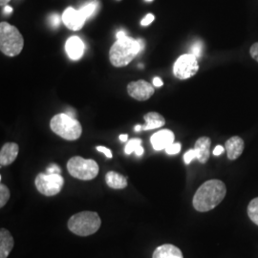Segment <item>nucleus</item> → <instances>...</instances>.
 <instances>
[{
    "mask_svg": "<svg viewBox=\"0 0 258 258\" xmlns=\"http://www.w3.org/2000/svg\"><path fill=\"white\" fill-rule=\"evenodd\" d=\"M203 52V43L201 41H196L190 47V54L196 57H200Z\"/></svg>",
    "mask_w": 258,
    "mask_h": 258,
    "instance_id": "b1692460",
    "label": "nucleus"
},
{
    "mask_svg": "<svg viewBox=\"0 0 258 258\" xmlns=\"http://www.w3.org/2000/svg\"><path fill=\"white\" fill-rule=\"evenodd\" d=\"M195 158H197V154H196V151H195V149L194 148V149H190V150H188V151H186V152L184 153V163H185L186 165H188V164L191 163V161H192L194 159H195Z\"/></svg>",
    "mask_w": 258,
    "mask_h": 258,
    "instance_id": "a878e982",
    "label": "nucleus"
},
{
    "mask_svg": "<svg viewBox=\"0 0 258 258\" xmlns=\"http://www.w3.org/2000/svg\"><path fill=\"white\" fill-rule=\"evenodd\" d=\"M152 258H183V253L174 245L165 244L154 250Z\"/></svg>",
    "mask_w": 258,
    "mask_h": 258,
    "instance_id": "dca6fc26",
    "label": "nucleus"
},
{
    "mask_svg": "<svg viewBox=\"0 0 258 258\" xmlns=\"http://www.w3.org/2000/svg\"><path fill=\"white\" fill-rule=\"evenodd\" d=\"M212 141L209 137H201L195 143L194 149L197 154V159L201 164H206L211 156Z\"/></svg>",
    "mask_w": 258,
    "mask_h": 258,
    "instance_id": "4468645a",
    "label": "nucleus"
},
{
    "mask_svg": "<svg viewBox=\"0 0 258 258\" xmlns=\"http://www.w3.org/2000/svg\"><path fill=\"white\" fill-rule=\"evenodd\" d=\"M139 53H141V48L138 39L125 36L117 39L112 45L109 51V59L113 66L123 67L128 65Z\"/></svg>",
    "mask_w": 258,
    "mask_h": 258,
    "instance_id": "f03ea898",
    "label": "nucleus"
},
{
    "mask_svg": "<svg viewBox=\"0 0 258 258\" xmlns=\"http://www.w3.org/2000/svg\"><path fill=\"white\" fill-rule=\"evenodd\" d=\"M11 0H0V4L3 6V5H6L7 3H9Z\"/></svg>",
    "mask_w": 258,
    "mask_h": 258,
    "instance_id": "4c0bfd02",
    "label": "nucleus"
},
{
    "mask_svg": "<svg viewBox=\"0 0 258 258\" xmlns=\"http://www.w3.org/2000/svg\"><path fill=\"white\" fill-rule=\"evenodd\" d=\"M174 139H175V136L172 131H170L168 129H164V130H160L156 133H154L150 138V142H151V145L154 148V150L160 151V150L166 149L171 144H173Z\"/></svg>",
    "mask_w": 258,
    "mask_h": 258,
    "instance_id": "9b49d317",
    "label": "nucleus"
},
{
    "mask_svg": "<svg viewBox=\"0 0 258 258\" xmlns=\"http://www.w3.org/2000/svg\"><path fill=\"white\" fill-rule=\"evenodd\" d=\"M50 127L57 136L67 141H75L82 136L83 127L77 119L68 116L66 113L57 114L50 121Z\"/></svg>",
    "mask_w": 258,
    "mask_h": 258,
    "instance_id": "39448f33",
    "label": "nucleus"
},
{
    "mask_svg": "<svg viewBox=\"0 0 258 258\" xmlns=\"http://www.w3.org/2000/svg\"><path fill=\"white\" fill-rule=\"evenodd\" d=\"M61 19L65 26L72 31L81 30L86 21V18L83 16V13L73 7H68L65 10Z\"/></svg>",
    "mask_w": 258,
    "mask_h": 258,
    "instance_id": "9d476101",
    "label": "nucleus"
},
{
    "mask_svg": "<svg viewBox=\"0 0 258 258\" xmlns=\"http://www.w3.org/2000/svg\"><path fill=\"white\" fill-rule=\"evenodd\" d=\"M67 169L70 175L83 181H89L99 174V165L92 159L83 157H72L67 163Z\"/></svg>",
    "mask_w": 258,
    "mask_h": 258,
    "instance_id": "423d86ee",
    "label": "nucleus"
},
{
    "mask_svg": "<svg viewBox=\"0 0 258 258\" xmlns=\"http://www.w3.org/2000/svg\"><path fill=\"white\" fill-rule=\"evenodd\" d=\"M128 139V136L126 134H121L120 135V142H126Z\"/></svg>",
    "mask_w": 258,
    "mask_h": 258,
    "instance_id": "e433bc0d",
    "label": "nucleus"
},
{
    "mask_svg": "<svg viewBox=\"0 0 258 258\" xmlns=\"http://www.w3.org/2000/svg\"><path fill=\"white\" fill-rule=\"evenodd\" d=\"M14 248V238L8 230H0V258H7Z\"/></svg>",
    "mask_w": 258,
    "mask_h": 258,
    "instance_id": "f3484780",
    "label": "nucleus"
},
{
    "mask_svg": "<svg viewBox=\"0 0 258 258\" xmlns=\"http://www.w3.org/2000/svg\"><path fill=\"white\" fill-rule=\"evenodd\" d=\"M105 181L107 185L114 189H122L127 186V179L115 171H109L105 175Z\"/></svg>",
    "mask_w": 258,
    "mask_h": 258,
    "instance_id": "6ab92c4d",
    "label": "nucleus"
},
{
    "mask_svg": "<svg viewBox=\"0 0 258 258\" xmlns=\"http://www.w3.org/2000/svg\"><path fill=\"white\" fill-rule=\"evenodd\" d=\"M135 131H136V132H140V131H141V130H142V125H140V124H138V125H136V126H135Z\"/></svg>",
    "mask_w": 258,
    "mask_h": 258,
    "instance_id": "58836bf2",
    "label": "nucleus"
},
{
    "mask_svg": "<svg viewBox=\"0 0 258 258\" xmlns=\"http://www.w3.org/2000/svg\"><path fill=\"white\" fill-rule=\"evenodd\" d=\"M154 88L150 83L139 80L137 82H131L127 85V92L129 96L137 101H147L154 94Z\"/></svg>",
    "mask_w": 258,
    "mask_h": 258,
    "instance_id": "1a4fd4ad",
    "label": "nucleus"
},
{
    "mask_svg": "<svg viewBox=\"0 0 258 258\" xmlns=\"http://www.w3.org/2000/svg\"><path fill=\"white\" fill-rule=\"evenodd\" d=\"M125 36H126V34H125L123 31H120V32L117 33V39L122 38V37H124Z\"/></svg>",
    "mask_w": 258,
    "mask_h": 258,
    "instance_id": "c9c22d12",
    "label": "nucleus"
},
{
    "mask_svg": "<svg viewBox=\"0 0 258 258\" xmlns=\"http://www.w3.org/2000/svg\"><path fill=\"white\" fill-rule=\"evenodd\" d=\"M12 13H13V8L10 7V6H5V8H4V14H5V15H10V14H12Z\"/></svg>",
    "mask_w": 258,
    "mask_h": 258,
    "instance_id": "f704fd0d",
    "label": "nucleus"
},
{
    "mask_svg": "<svg viewBox=\"0 0 258 258\" xmlns=\"http://www.w3.org/2000/svg\"><path fill=\"white\" fill-rule=\"evenodd\" d=\"M65 50L72 60H78L84 53V43L79 37H69L65 44Z\"/></svg>",
    "mask_w": 258,
    "mask_h": 258,
    "instance_id": "f8f14e48",
    "label": "nucleus"
},
{
    "mask_svg": "<svg viewBox=\"0 0 258 258\" xmlns=\"http://www.w3.org/2000/svg\"><path fill=\"white\" fill-rule=\"evenodd\" d=\"M102 220L97 212H82L73 215L68 221V229L80 236H88L99 231Z\"/></svg>",
    "mask_w": 258,
    "mask_h": 258,
    "instance_id": "20e7f679",
    "label": "nucleus"
},
{
    "mask_svg": "<svg viewBox=\"0 0 258 258\" xmlns=\"http://www.w3.org/2000/svg\"><path fill=\"white\" fill-rule=\"evenodd\" d=\"M24 46V39L18 28L2 21L0 23V50L4 55L16 56Z\"/></svg>",
    "mask_w": 258,
    "mask_h": 258,
    "instance_id": "7ed1b4c3",
    "label": "nucleus"
},
{
    "mask_svg": "<svg viewBox=\"0 0 258 258\" xmlns=\"http://www.w3.org/2000/svg\"><path fill=\"white\" fill-rule=\"evenodd\" d=\"M19 145L16 143H6L0 151V165L7 166L15 162L19 155Z\"/></svg>",
    "mask_w": 258,
    "mask_h": 258,
    "instance_id": "ddd939ff",
    "label": "nucleus"
},
{
    "mask_svg": "<svg viewBox=\"0 0 258 258\" xmlns=\"http://www.w3.org/2000/svg\"><path fill=\"white\" fill-rule=\"evenodd\" d=\"M46 173H48V174H60L61 169L57 165L52 164V165H50L47 167Z\"/></svg>",
    "mask_w": 258,
    "mask_h": 258,
    "instance_id": "bb28decb",
    "label": "nucleus"
},
{
    "mask_svg": "<svg viewBox=\"0 0 258 258\" xmlns=\"http://www.w3.org/2000/svg\"><path fill=\"white\" fill-rule=\"evenodd\" d=\"M225 148L227 149L228 158L233 161L238 159L242 155L245 148V144L244 141L238 136H233L226 142Z\"/></svg>",
    "mask_w": 258,
    "mask_h": 258,
    "instance_id": "2eb2a0df",
    "label": "nucleus"
},
{
    "mask_svg": "<svg viewBox=\"0 0 258 258\" xmlns=\"http://www.w3.org/2000/svg\"><path fill=\"white\" fill-rule=\"evenodd\" d=\"M154 19H155V17L152 14H148L141 21V25L142 26H148V25L151 24L154 21Z\"/></svg>",
    "mask_w": 258,
    "mask_h": 258,
    "instance_id": "c85d7f7f",
    "label": "nucleus"
},
{
    "mask_svg": "<svg viewBox=\"0 0 258 258\" xmlns=\"http://www.w3.org/2000/svg\"><path fill=\"white\" fill-rule=\"evenodd\" d=\"M97 150L98 151H100V152H102L103 153L105 156L107 157L108 159H111L112 157H113V154H112V151H111L109 148H105V147H98L97 148Z\"/></svg>",
    "mask_w": 258,
    "mask_h": 258,
    "instance_id": "7c9ffc66",
    "label": "nucleus"
},
{
    "mask_svg": "<svg viewBox=\"0 0 258 258\" xmlns=\"http://www.w3.org/2000/svg\"><path fill=\"white\" fill-rule=\"evenodd\" d=\"M97 7H98V3L97 2H91V3H88V4L83 6L80 9V11L83 13V16L87 19L91 18L93 15L95 14V12L97 11Z\"/></svg>",
    "mask_w": 258,
    "mask_h": 258,
    "instance_id": "4be33fe9",
    "label": "nucleus"
},
{
    "mask_svg": "<svg viewBox=\"0 0 258 258\" xmlns=\"http://www.w3.org/2000/svg\"><path fill=\"white\" fill-rule=\"evenodd\" d=\"M68 116H70V117H72V118H74L76 119L77 118V114H76V111L75 110H67V112H65Z\"/></svg>",
    "mask_w": 258,
    "mask_h": 258,
    "instance_id": "72a5a7b5",
    "label": "nucleus"
},
{
    "mask_svg": "<svg viewBox=\"0 0 258 258\" xmlns=\"http://www.w3.org/2000/svg\"><path fill=\"white\" fill-rule=\"evenodd\" d=\"M10 196L11 194L8 186L4 184H0V208H3L7 204L9 201Z\"/></svg>",
    "mask_w": 258,
    "mask_h": 258,
    "instance_id": "5701e85b",
    "label": "nucleus"
},
{
    "mask_svg": "<svg viewBox=\"0 0 258 258\" xmlns=\"http://www.w3.org/2000/svg\"><path fill=\"white\" fill-rule=\"evenodd\" d=\"M163 81L160 79V78H154V80H153V85L154 86H156V87H161V86H163Z\"/></svg>",
    "mask_w": 258,
    "mask_h": 258,
    "instance_id": "473e14b6",
    "label": "nucleus"
},
{
    "mask_svg": "<svg viewBox=\"0 0 258 258\" xmlns=\"http://www.w3.org/2000/svg\"><path fill=\"white\" fill-rule=\"evenodd\" d=\"M49 22H50V24H51L52 27L56 28L59 25V23H60V18H59V16H58L57 14H52V15L50 16Z\"/></svg>",
    "mask_w": 258,
    "mask_h": 258,
    "instance_id": "cd10ccee",
    "label": "nucleus"
},
{
    "mask_svg": "<svg viewBox=\"0 0 258 258\" xmlns=\"http://www.w3.org/2000/svg\"><path fill=\"white\" fill-rule=\"evenodd\" d=\"M199 65L195 55L185 54L178 57L173 66V74L179 80H186L198 72Z\"/></svg>",
    "mask_w": 258,
    "mask_h": 258,
    "instance_id": "6e6552de",
    "label": "nucleus"
},
{
    "mask_svg": "<svg viewBox=\"0 0 258 258\" xmlns=\"http://www.w3.org/2000/svg\"><path fill=\"white\" fill-rule=\"evenodd\" d=\"M225 151V148H223L222 146H217L216 148L213 149V155H215V156H219V155H221L222 153Z\"/></svg>",
    "mask_w": 258,
    "mask_h": 258,
    "instance_id": "2f4dec72",
    "label": "nucleus"
},
{
    "mask_svg": "<svg viewBox=\"0 0 258 258\" xmlns=\"http://www.w3.org/2000/svg\"><path fill=\"white\" fill-rule=\"evenodd\" d=\"M37 190L45 196H54L60 192L64 179L60 174L39 173L35 180Z\"/></svg>",
    "mask_w": 258,
    "mask_h": 258,
    "instance_id": "0eeeda50",
    "label": "nucleus"
},
{
    "mask_svg": "<svg viewBox=\"0 0 258 258\" xmlns=\"http://www.w3.org/2000/svg\"><path fill=\"white\" fill-rule=\"evenodd\" d=\"M249 53H250L251 57L258 62V42H255L254 44L251 45L249 49Z\"/></svg>",
    "mask_w": 258,
    "mask_h": 258,
    "instance_id": "c756f323",
    "label": "nucleus"
},
{
    "mask_svg": "<svg viewBox=\"0 0 258 258\" xmlns=\"http://www.w3.org/2000/svg\"><path fill=\"white\" fill-rule=\"evenodd\" d=\"M227 187L220 180H209L205 182L194 194V209L200 212H210L224 200Z\"/></svg>",
    "mask_w": 258,
    "mask_h": 258,
    "instance_id": "f257e3e1",
    "label": "nucleus"
},
{
    "mask_svg": "<svg viewBox=\"0 0 258 258\" xmlns=\"http://www.w3.org/2000/svg\"><path fill=\"white\" fill-rule=\"evenodd\" d=\"M146 1H148V2H151V1H153V0H146Z\"/></svg>",
    "mask_w": 258,
    "mask_h": 258,
    "instance_id": "ea45409f",
    "label": "nucleus"
},
{
    "mask_svg": "<svg viewBox=\"0 0 258 258\" xmlns=\"http://www.w3.org/2000/svg\"><path fill=\"white\" fill-rule=\"evenodd\" d=\"M125 154H131L132 152H135L137 156H142L145 152L144 148L142 147V140L141 139H131L126 144L125 148H124Z\"/></svg>",
    "mask_w": 258,
    "mask_h": 258,
    "instance_id": "aec40b11",
    "label": "nucleus"
},
{
    "mask_svg": "<svg viewBox=\"0 0 258 258\" xmlns=\"http://www.w3.org/2000/svg\"><path fill=\"white\" fill-rule=\"evenodd\" d=\"M146 124L142 125V130H152L162 127L166 124L165 118L157 112H148L144 116Z\"/></svg>",
    "mask_w": 258,
    "mask_h": 258,
    "instance_id": "a211bd4d",
    "label": "nucleus"
},
{
    "mask_svg": "<svg viewBox=\"0 0 258 258\" xmlns=\"http://www.w3.org/2000/svg\"><path fill=\"white\" fill-rule=\"evenodd\" d=\"M249 219L258 226V197L252 199L248 206Z\"/></svg>",
    "mask_w": 258,
    "mask_h": 258,
    "instance_id": "412c9836",
    "label": "nucleus"
},
{
    "mask_svg": "<svg viewBox=\"0 0 258 258\" xmlns=\"http://www.w3.org/2000/svg\"><path fill=\"white\" fill-rule=\"evenodd\" d=\"M181 148H182V146L180 143H173L169 147H167L165 150H166V153L169 155H175L181 151Z\"/></svg>",
    "mask_w": 258,
    "mask_h": 258,
    "instance_id": "393cba45",
    "label": "nucleus"
}]
</instances>
